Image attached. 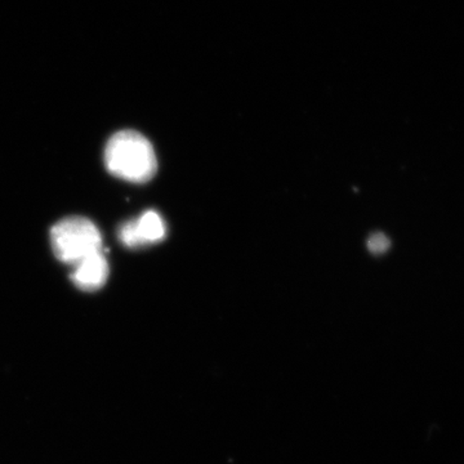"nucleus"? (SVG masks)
Here are the masks:
<instances>
[{
  "mask_svg": "<svg viewBox=\"0 0 464 464\" xmlns=\"http://www.w3.org/2000/svg\"><path fill=\"white\" fill-rule=\"evenodd\" d=\"M105 163L110 173L132 183L149 182L158 169L151 142L136 130H121L109 140Z\"/></svg>",
  "mask_w": 464,
  "mask_h": 464,
  "instance_id": "f257e3e1",
  "label": "nucleus"
},
{
  "mask_svg": "<svg viewBox=\"0 0 464 464\" xmlns=\"http://www.w3.org/2000/svg\"><path fill=\"white\" fill-rule=\"evenodd\" d=\"M51 243L54 256L72 266L103 249L99 228L84 217H67L57 222L51 228Z\"/></svg>",
  "mask_w": 464,
  "mask_h": 464,
  "instance_id": "f03ea898",
  "label": "nucleus"
},
{
  "mask_svg": "<svg viewBox=\"0 0 464 464\" xmlns=\"http://www.w3.org/2000/svg\"><path fill=\"white\" fill-rule=\"evenodd\" d=\"M166 234V224L155 210H148L140 218L125 222L119 228V239L128 248H141L160 243Z\"/></svg>",
  "mask_w": 464,
  "mask_h": 464,
  "instance_id": "7ed1b4c3",
  "label": "nucleus"
},
{
  "mask_svg": "<svg viewBox=\"0 0 464 464\" xmlns=\"http://www.w3.org/2000/svg\"><path fill=\"white\" fill-rule=\"evenodd\" d=\"M109 276V264L103 249L88 256L74 265L72 282L82 290H97L105 285Z\"/></svg>",
  "mask_w": 464,
  "mask_h": 464,
  "instance_id": "20e7f679",
  "label": "nucleus"
},
{
  "mask_svg": "<svg viewBox=\"0 0 464 464\" xmlns=\"http://www.w3.org/2000/svg\"><path fill=\"white\" fill-rule=\"evenodd\" d=\"M390 246L391 241L389 237L382 234V232H378V234L372 235V237H369L368 248L373 255H383V253L389 250Z\"/></svg>",
  "mask_w": 464,
  "mask_h": 464,
  "instance_id": "39448f33",
  "label": "nucleus"
}]
</instances>
